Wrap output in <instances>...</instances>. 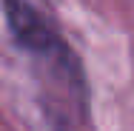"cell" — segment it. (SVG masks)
I'll return each mask as SVG.
<instances>
[{
    "mask_svg": "<svg viewBox=\"0 0 134 131\" xmlns=\"http://www.w3.org/2000/svg\"><path fill=\"white\" fill-rule=\"evenodd\" d=\"M6 14H9V26L14 31L17 43L26 52L37 54L49 66H57V63H66L69 60V54L63 49V43L57 40V34L46 26V20L29 3H23V0H9L6 3Z\"/></svg>",
    "mask_w": 134,
    "mask_h": 131,
    "instance_id": "1",
    "label": "cell"
}]
</instances>
